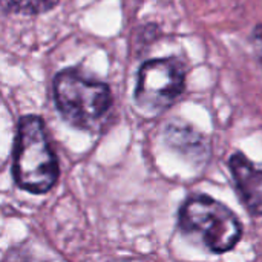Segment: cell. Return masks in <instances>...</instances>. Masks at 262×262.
Here are the masks:
<instances>
[{
	"instance_id": "obj_4",
	"label": "cell",
	"mask_w": 262,
	"mask_h": 262,
	"mask_svg": "<svg viewBox=\"0 0 262 262\" xmlns=\"http://www.w3.org/2000/svg\"><path fill=\"white\" fill-rule=\"evenodd\" d=\"M184 83L186 66L181 60H149L138 71L135 101L146 112H161L178 100Z\"/></svg>"
},
{
	"instance_id": "obj_3",
	"label": "cell",
	"mask_w": 262,
	"mask_h": 262,
	"mask_svg": "<svg viewBox=\"0 0 262 262\" xmlns=\"http://www.w3.org/2000/svg\"><path fill=\"white\" fill-rule=\"evenodd\" d=\"M54 98L64 120L80 129L97 126L112 104L111 91L104 83L89 80L71 69L55 75Z\"/></svg>"
},
{
	"instance_id": "obj_5",
	"label": "cell",
	"mask_w": 262,
	"mask_h": 262,
	"mask_svg": "<svg viewBox=\"0 0 262 262\" xmlns=\"http://www.w3.org/2000/svg\"><path fill=\"white\" fill-rule=\"evenodd\" d=\"M229 169L243 206L250 215L262 216V164L236 152L229 160Z\"/></svg>"
},
{
	"instance_id": "obj_7",
	"label": "cell",
	"mask_w": 262,
	"mask_h": 262,
	"mask_svg": "<svg viewBox=\"0 0 262 262\" xmlns=\"http://www.w3.org/2000/svg\"><path fill=\"white\" fill-rule=\"evenodd\" d=\"M60 0H0V8L11 14L37 15L51 11Z\"/></svg>"
},
{
	"instance_id": "obj_6",
	"label": "cell",
	"mask_w": 262,
	"mask_h": 262,
	"mask_svg": "<svg viewBox=\"0 0 262 262\" xmlns=\"http://www.w3.org/2000/svg\"><path fill=\"white\" fill-rule=\"evenodd\" d=\"M166 140L173 149L186 155H193L201 158L204 154H207L204 137L187 124L183 123L169 124L166 129Z\"/></svg>"
},
{
	"instance_id": "obj_8",
	"label": "cell",
	"mask_w": 262,
	"mask_h": 262,
	"mask_svg": "<svg viewBox=\"0 0 262 262\" xmlns=\"http://www.w3.org/2000/svg\"><path fill=\"white\" fill-rule=\"evenodd\" d=\"M252 45L256 55L262 60V25H256L252 32Z\"/></svg>"
},
{
	"instance_id": "obj_2",
	"label": "cell",
	"mask_w": 262,
	"mask_h": 262,
	"mask_svg": "<svg viewBox=\"0 0 262 262\" xmlns=\"http://www.w3.org/2000/svg\"><path fill=\"white\" fill-rule=\"evenodd\" d=\"M14 177L17 184L32 193H45L58 178L57 158L51 149L41 118L20 120L14 147Z\"/></svg>"
},
{
	"instance_id": "obj_1",
	"label": "cell",
	"mask_w": 262,
	"mask_h": 262,
	"mask_svg": "<svg viewBox=\"0 0 262 262\" xmlns=\"http://www.w3.org/2000/svg\"><path fill=\"white\" fill-rule=\"evenodd\" d=\"M178 227L192 243L216 255L230 252L243 236L235 213L207 195L186 200L178 213Z\"/></svg>"
}]
</instances>
